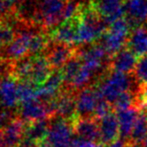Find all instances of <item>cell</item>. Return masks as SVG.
I'll list each match as a JSON object with an SVG mask.
<instances>
[{"label": "cell", "instance_id": "obj_1", "mask_svg": "<svg viewBox=\"0 0 147 147\" xmlns=\"http://www.w3.org/2000/svg\"><path fill=\"white\" fill-rule=\"evenodd\" d=\"M135 80L134 74L128 75L120 72L109 71L96 82L95 86L102 98L108 103L113 104L120 95L127 91L132 90L138 92L140 84L138 86H134Z\"/></svg>", "mask_w": 147, "mask_h": 147}, {"label": "cell", "instance_id": "obj_29", "mask_svg": "<svg viewBox=\"0 0 147 147\" xmlns=\"http://www.w3.org/2000/svg\"><path fill=\"white\" fill-rule=\"evenodd\" d=\"M20 1H22V0H6V3H7L8 7H9L10 9H12V8L17 3H19Z\"/></svg>", "mask_w": 147, "mask_h": 147}, {"label": "cell", "instance_id": "obj_11", "mask_svg": "<svg viewBox=\"0 0 147 147\" xmlns=\"http://www.w3.org/2000/svg\"><path fill=\"white\" fill-rule=\"evenodd\" d=\"M50 40L53 42L65 44H77V19L76 17L64 21L49 33Z\"/></svg>", "mask_w": 147, "mask_h": 147}, {"label": "cell", "instance_id": "obj_3", "mask_svg": "<svg viewBox=\"0 0 147 147\" xmlns=\"http://www.w3.org/2000/svg\"><path fill=\"white\" fill-rule=\"evenodd\" d=\"M68 0H37L43 29H50L63 22V11Z\"/></svg>", "mask_w": 147, "mask_h": 147}, {"label": "cell", "instance_id": "obj_15", "mask_svg": "<svg viewBox=\"0 0 147 147\" xmlns=\"http://www.w3.org/2000/svg\"><path fill=\"white\" fill-rule=\"evenodd\" d=\"M27 124L20 118H12L2 128L7 147H19L25 134Z\"/></svg>", "mask_w": 147, "mask_h": 147}, {"label": "cell", "instance_id": "obj_4", "mask_svg": "<svg viewBox=\"0 0 147 147\" xmlns=\"http://www.w3.org/2000/svg\"><path fill=\"white\" fill-rule=\"evenodd\" d=\"M96 86L91 85L78 91L75 95L77 117L94 118L97 104L101 98Z\"/></svg>", "mask_w": 147, "mask_h": 147}, {"label": "cell", "instance_id": "obj_20", "mask_svg": "<svg viewBox=\"0 0 147 147\" xmlns=\"http://www.w3.org/2000/svg\"><path fill=\"white\" fill-rule=\"evenodd\" d=\"M147 137V115L145 112H140L139 116L133 126V129L127 140L130 147H141Z\"/></svg>", "mask_w": 147, "mask_h": 147}, {"label": "cell", "instance_id": "obj_30", "mask_svg": "<svg viewBox=\"0 0 147 147\" xmlns=\"http://www.w3.org/2000/svg\"><path fill=\"white\" fill-rule=\"evenodd\" d=\"M0 147H7V144H6L5 138H4L3 132H2V129H0Z\"/></svg>", "mask_w": 147, "mask_h": 147}, {"label": "cell", "instance_id": "obj_7", "mask_svg": "<svg viewBox=\"0 0 147 147\" xmlns=\"http://www.w3.org/2000/svg\"><path fill=\"white\" fill-rule=\"evenodd\" d=\"M55 102V118H61L68 121H73L77 118L76 102L74 92L62 89Z\"/></svg>", "mask_w": 147, "mask_h": 147}, {"label": "cell", "instance_id": "obj_6", "mask_svg": "<svg viewBox=\"0 0 147 147\" xmlns=\"http://www.w3.org/2000/svg\"><path fill=\"white\" fill-rule=\"evenodd\" d=\"M26 124H32L41 120L52 119V113L48 103L40 100H33L30 102L22 103L19 109V117Z\"/></svg>", "mask_w": 147, "mask_h": 147}, {"label": "cell", "instance_id": "obj_21", "mask_svg": "<svg viewBox=\"0 0 147 147\" xmlns=\"http://www.w3.org/2000/svg\"><path fill=\"white\" fill-rule=\"evenodd\" d=\"M32 67V56L27 55L24 58L13 62L11 76L18 82H31Z\"/></svg>", "mask_w": 147, "mask_h": 147}, {"label": "cell", "instance_id": "obj_26", "mask_svg": "<svg viewBox=\"0 0 147 147\" xmlns=\"http://www.w3.org/2000/svg\"><path fill=\"white\" fill-rule=\"evenodd\" d=\"M16 38V31L7 24L0 21V48L8 46Z\"/></svg>", "mask_w": 147, "mask_h": 147}, {"label": "cell", "instance_id": "obj_13", "mask_svg": "<svg viewBox=\"0 0 147 147\" xmlns=\"http://www.w3.org/2000/svg\"><path fill=\"white\" fill-rule=\"evenodd\" d=\"M129 35L130 34L108 29L97 42L102 45L109 56L112 58L119 51L126 47Z\"/></svg>", "mask_w": 147, "mask_h": 147}, {"label": "cell", "instance_id": "obj_19", "mask_svg": "<svg viewBox=\"0 0 147 147\" xmlns=\"http://www.w3.org/2000/svg\"><path fill=\"white\" fill-rule=\"evenodd\" d=\"M49 126H50V119L41 120L35 123L28 124L26 126L24 138L29 140L35 145L43 143L46 139Z\"/></svg>", "mask_w": 147, "mask_h": 147}, {"label": "cell", "instance_id": "obj_17", "mask_svg": "<svg viewBox=\"0 0 147 147\" xmlns=\"http://www.w3.org/2000/svg\"><path fill=\"white\" fill-rule=\"evenodd\" d=\"M126 46L136 55L137 58L147 55V27L144 25L132 30Z\"/></svg>", "mask_w": 147, "mask_h": 147}, {"label": "cell", "instance_id": "obj_18", "mask_svg": "<svg viewBox=\"0 0 147 147\" xmlns=\"http://www.w3.org/2000/svg\"><path fill=\"white\" fill-rule=\"evenodd\" d=\"M140 112L141 111L137 107H132V108L126 109V110L117 111L116 116L118 122H119L120 138L124 140L129 139L133 126L139 116Z\"/></svg>", "mask_w": 147, "mask_h": 147}, {"label": "cell", "instance_id": "obj_27", "mask_svg": "<svg viewBox=\"0 0 147 147\" xmlns=\"http://www.w3.org/2000/svg\"><path fill=\"white\" fill-rule=\"evenodd\" d=\"M134 76L139 84L147 85V55L138 60L134 71Z\"/></svg>", "mask_w": 147, "mask_h": 147}, {"label": "cell", "instance_id": "obj_10", "mask_svg": "<svg viewBox=\"0 0 147 147\" xmlns=\"http://www.w3.org/2000/svg\"><path fill=\"white\" fill-rule=\"evenodd\" d=\"M137 57L127 46L113 56L110 60L109 69L110 71L120 72V73L132 75L137 65Z\"/></svg>", "mask_w": 147, "mask_h": 147}, {"label": "cell", "instance_id": "obj_14", "mask_svg": "<svg viewBox=\"0 0 147 147\" xmlns=\"http://www.w3.org/2000/svg\"><path fill=\"white\" fill-rule=\"evenodd\" d=\"M18 83L12 76L0 79V103L4 108L12 109L19 103Z\"/></svg>", "mask_w": 147, "mask_h": 147}, {"label": "cell", "instance_id": "obj_2", "mask_svg": "<svg viewBox=\"0 0 147 147\" xmlns=\"http://www.w3.org/2000/svg\"><path fill=\"white\" fill-rule=\"evenodd\" d=\"M72 121L55 118L50 122L46 139L43 143L46 147H72L74 141Z\"/></svg>", "mask_w": 147, "mask_h": 147}, {"label": "cell", "instance_id": "obj_16", "mask_svg": "<svg viewBox=\"0 0 147 147\" xmlns=\"http://www.w3.org/2000/svg\"><path fill=\"white\" fill-rule=\"evenodd\" d=\"M32 74H31V82L35 86H41L47 81L51 75L53 69L49 65L45 55L38 54L32 56Z\"/></svg>", "mask_w": 147, "mask_h": 147}, {"label": "cell", "instance_id": "obj_32", "mask_svg": "<svg viewBox=\"0 0 147 147\" xmlns=\"http://www.w3.org/2000/svg\"><path fill=\"white\" fill-rule=\"evenodd\" d=\"M34 147H46L44 145V144H38V145H36V146H34Z\"/></svg>", "mask_w": 147, "mask_h": 147}, {"label": "cell", "instance_id": "obj_33", "mask_svg": "<svg viewBox=\"0 0 147 147\" xmlns=\"http://www.w3.org/2000/svg\"><path fill=\"white\" fill-rule=\"evenodd\" d=\"M146 115H147V113H146Z\"/></svg>", "mask_w": 147, "mask_h": 147}, {"label": "cell", "instance_id": "obj_24", "mask_svg": "<svg viewBox=\"0 0 147 147\" xmlns=\"http://www.w3.org/2000/svg\"><path fill=\"white\" fill-rule=\"evenodd\" d=\"M50 41L49 34H47L46 32H40L34 35L28 45V55L35 56L40 54V52H44Z\"/></svg>", "mask_w": 147, "mask_h": 147}, {"label": "cell", "instance_id": "obj_25", "mask_svg": "<svg viewBox=\"0 0 147 147\" xmlns=\"http://www.w3.org/2000/svg\"><path fill=\"white\" fill-rule=\"evenodd\" d=\"M18 94H19V102H21V104L37 100V86H35L32 82H19Z\"/></svg>", "mask_w": 147, "mask_h": 147}, {"label": "cell", "instance_id": "obj_5", "mask_svg": "<svg viewBox=\"0 0 147 147\" xmlns=\"http://www.w3.org/2000/svg\"><path fill=\"white\" fill-rule=\"evenodd\" d=\"M43 54L53 70H61L76 54V46L50 41Z\"/></svg>", "mask_w": 147, "mask_h": 147}, {"label": "cell", "instance_id": "obj_9", "mask_svg": "<svg viewBox=\"0 0 147 147\" xmlns=\"http://www.w3.org/2000/svg\"><path fill=\"white\" fill-rule=\"evenodd\" d=\"M124 7L125 18L132 30L147 21V0H126Z\"/></svg>", "mask_w": 147, "mask_h": 147}, {"label": "cell", "instance_id": "obj_12", "mask_svg": "<svg viewBox=\"0 0 147 147\" xmlns=\"http://www.w3.org/2000/svg\"><path fill=\"white\" fill-rule=\"evenodd\" d=\"M74 133L78 137L89 140L92 142H99V123L95 118H81L77 117L72 121Z\"/></svg>", "mask_w": 147, "mask_h": 147}, {"label": "cell", "instance_id": "obj_8", "mask_svg": "<svg viewBox=\"0 0 147 147\" xmlns=\"http://www.w3.org/2000/svg\"><path fill=\"white\" fill-rule=\"evenodd\" d=\"M99 123V133H100V145L109 146L119 139L120 127L116 114L113 112L109 113L102 119L98 120Z\"/></svg>", "mask_w": 147, "mask_h": 147}, {"label": "cell", "instance_id": "obj_23", "mask_svg": "<svg viewBox=\"0 0 147 147\" xmlns=\"http://www.w3.org/2000/svg\"><path fill=\"white\" fill-rule=\"evenodd\" d=\"M81 67H82L81 58H80L77 54H75L67 63H66V65L61 69L62 74H63V79H64L63 88L69 87L70 84H71L72 81L74 80V78H75L76 75L78 74V72L80 71Z\"/></svg>", "mask_w": 147, "mask_h": 147}, {"label": "cell", "instance_id": "obj_31", "mask_svg": "<svg viewBox=\"0 0 147 147\" xmlns=\"http://www.w3.org/2000/svg\"><path fill=\"white\" fill-rule=\"evenodd\" d=\"M141 147H147V137L145 138V140L143 141V143H142Z\"/></svg>", "mask_w": 147, "mask_h": 147}, {"label": "cell", "instance_id": "obj_28", "mask_svg": "<svg viewBox=\"0 0 147 147\" xmlns=\"http://www.w3.org/2000/svg\"><path fill=\"white\" fill-rule=\"evenodd\" d=\"M99 145L95 144L94 142L89 141V140L83 139V138H74L73 145L72 147H98Z\"/></svg>", "mask_w": 147, "mask_h": 147}, {"label": "cell", "instance_id": "obj_22", "mask_svg": "<svg viewBox=\"0 0 147 147\" xmlns=\"http://www.w3.org/2000/svg\"><path fill=\"white\" fill-rule=\"evenodd\" d=\"M126 0H91L96 11L103 18L113 15L115 12L124 7Z\"/></svg>", "mask_w": 147, "mask_h": 147}]
</instances>
